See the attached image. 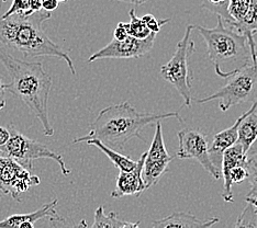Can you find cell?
<instances>
[{
    "mask_svg": "<svg viewBox=\"0 0 257 228\" xmlns=\"http://www.w3.org/2000/svg\"><path fill=\"white\" fill-rule=\"evenodd\" d=\"M0 62L11 78L5 89L25 103L40 120L44 135L52 136L54 128L49 119V98L53 85L51 76L40 62H26L15 57L0 44Z\"/></svg>",
    "mask_w": 257,
    "mask_h": 228,
    "instance_id": "1",
    "label": "cell"
},
{
    "mask_svg": "<svg viewBox=\"0 0 257 228\" xmlns=\"http://www.w3.org/2000/svg\"><path fill=\"white\" fill-rule=\"evenodd\" d=\"M51 13L41 9L31 15L14 14L0 18V44L7 50L22 53L26 57L53 56L66 62L69 70L76 75L72 58L45 33L43 23Z\"/></svg>",
    "mask_w": 257,
    "mask_h": 228,
    "instance_id": "2",
    "label": "cell"
},
{
    "mask_svg": "<svg viewBox=\"0 0 257 228\" xmlns=\"http://www.w3.org/2000/svg\"><path fill=\"white\" fill-rule=\"evenodd\" d=\"M172 118L177 119L182 123L184 122L179 112L140 113L128 102L112 104L102 109L96 120L90 124L88 134L75 138L74 143L96 138L109 147L123 149L124 145L134 137L144 140L141 132L145 126L157 121Z\"/></svg>",
    "mask_w": 257,
    "mask_h": 228,
    "instance_id": "3",
    "label": "cell"
},
{
    "mask_svg": "<svg viewBox=\"0 0 257 228\" xmlns=\"http://www.w3.org/2000/svg\"><path fill=\"white\" fill-rule=\"evenodd\" d=\"M194 29L206 42L208 57L220 77L227 79L239 68L253 63L247 38L225 28L221 17H218L217 27L209 29L194 26Z\"/></svg>",
    "mask_w": 257,
    "mask_h": 228,
    "instance_id": "4",
    "label": "cell"
},
{
    "mask_svg": "<svg viewBox=\"0 0 257 228\" xmlns=\"http://www.w3.org/2000/svg\"><path fill=\"white\" fill-rule=\"evenodd\" d=\"M225 86L214 92L213 95L197 99V103L202 104L218 99L219 108L223 112L237 104L248 101H255L257 99V63H250L248 65L239 68L229 77Z\"/></svg>",
    "mask_w": 257,
    "mask_h": 228,
    "instance_id": "5",
    "label": "cell"
},
{
    "mask_svg": "<svg viewBox=\"0 0 257 228\" xmlns=\"http://www.w3.org/2000/svg\"><path fill=\"white\" fill-rule=\"evenodd\" d=\"M194 26L189 25L186 27V31L183 39L176 45L173 57L166 65L161 67L160 75L167 83L174 86L180 96L184 98L185 105L191 107V86L194 81V76L189 72L188 61L189 57L195 53V43L190 40L191 31Z\"/></svg>",
    "mask_w": 257,
    "mask_h": 228,
    "instance_id": "6",
    "label": "cell"
},
{
    "mask_svg": "<svg viewBox=\"0 0 257 228\" xmlns=\"http://www.w3.org/2000/svg\"><path fill=\"white\" fill-rule=\"evenodd\" d=\"M8 128L10 131V137L7 143L0 147V154L14 158L29 170L33 169L34 160L43 159V158L52 159L58 163L64 175H69L71 173L62 155L51 150L48 146L38 142V140L23 135L21 132L17 130L14 124H9Z\"/></svg>",
    "mask_w": 257,
    "mask_h": 228,
    "instance_id": "7",
    "label": "cell"
},
{
    "mask_svg": "<svg viewBox=\"0 0 257 228\" xmlns=\"http://www.w3.org/2000/svg\"><path fill=\"white\" fill-rule=\"evenodd\" d=\"M41 183L38 175L30 172L14 158L0 154V191L21 202V196L31 186Z\"/></svg>",
    "mask_w": 257,
    "mask_h": 228,
    "instance_id": "8",
    "label": "cell"
},
{
    "mask_svg": "<svg viewBox=\"0 0 257 228\" xmlns=\"http://www.w3.org/2000/svg\"><path fill=\"white\" fill-rule=\"evenodd\" d=\"M177 137L179 145L176 156L178 159H196L215 180L220 179L221 172L210 158V146L206 133L199 130L185 128L178 132Z\"/></svg>",
    "mask_w": 257,
    "mask_h": 228,
    "instance_id": "9",
    "label": "cell"
},
{
    "mask_svg": "<svg viewBox=\"0 0 257 228\" xmlns=\"http://www.w3.org/2000/svg\"><path fill=\"white\" fill-rule=\"evenodd\" d=\"M172 160L173 156L169 155L164 144L162 123L161 121H157L154 137L149 151H147V155H145L143 165L142 178L147 189L159 182L162 175L167 171Z\"/></svg>",
    "mask_w": 257,
    "mask_h": 228,
    "instance_id": "10",
    "label": "cell"
},
{
    "mask_svg": "<svg viewBox=\"0 0 257 228\" xmlns=\"http://www.w3.org/2000/svg\"><path fill=\"white\" fill-rule=\"evenodd\" d=\"M156 39V33L151 32L148 38L137 39L131 35L124 40L119 41L113 39L104 48L88 58L89 63L97 62L106 58H137L142 57L153 49Z\"/></svg>",
    "mask_w": 257,
    "mask_h": 228,
    "instance_id": "11",
    "label": "cell"
},
{
    "mask_svg": "<svg viewBox=\"0 0 257 228\" xmlns=\"http://www.w3.org/2000/svg\"><path fill=\"white\" fill-rule=\"evenodd\" d=\"M147 153H144L137 162V166L130 171H120L116 178L115 189L111 192V197L119 198L126 195H141L147 190L142 178L143 165Z\"/></svg>",
    "mask_w": 257,
    "mask_h": 228,
    "instance_id": "12",
    "label": "cell"
},
{
    "mask_svg": "<svg viewBox=\"0 0 257 228\" xmlns=\"http://www.w3.org/2000/svg\"><path fill=\"white\" fill-rule=\"evenodd\" d=\"M57 200L41 206L37 210L28 214H15L9 217L0 220V227H18V228H32L37 221L49 218L50 220L63 221L64 219L56 212Z\"/></svg>",
    "mask_w": 257,
    "mask_h": 228,
    "instance_id": "13",
    "label": "cell"
},
{
    "mask_svg": "<svg viewBox=\"0 0 257 228\" xmlns=\"http://www.w3.org/2000/svg\"><path fill=\"white\" fill-rule=\"evenodd\" d=\"M256 109H257V99L253 102V105L249 108V110H247L246 112H244L241 116H239V118L235 121L234 124L230 126L229 128H226V130H223L220 133L215 134L213 136L212 144L209 147V154H210V158H211V160L213 162V165L217 167L219 170L221 168V160H222V154H223V151L226 148H229L233 144L236 143L237 130H238L239 123H241L244 116H246L250 112H253V111H255Z\"/></svg>",
    "mask_w": 257,
    "mask_h": 228,
    "instance_id": "14",
    "label": "cell"
},
{
    "mask_svg": "<svg viewBox=\"0 0 257 228\" xmlns=\"http://www.w3.org/2000/svg\"><path fill=\"white\" fill-rule=\"evenodd\" d=\"M238 165H246V155H245L244 150L242 148L241 144L237 142L226 148L223 154H222V160H221V175L223 178L224 185H223V193H222V197L226 203L233 202V192H232V183L229 180V173L230 170L235 166Z\"/></svg>",
    "mask_w": 257,
    "mask_h": 228,
    "instance_id": "15",
    "label": "cell"
},
{
    "mask_svg": "<svg viewBox=\"0 0 257 228\" xmlns=\"http://www.w3.org/2000/svg\"><path fill=\"white\" fill-rule=\"evenodd\" d=\"M219 221L218 217L208 219H199L195 215L187 212H175L167 217L152 221V226L155 228H198L211 227Z\"/></svg>",
    "mask_w": 257,
    "mask_h": 228,
    "instance_id": "16",
    "label": "cell"
},
{
    "mask_svg": "<svg viewBox=\"0 0 257 228\" xmlns=\"http://www.w3.org/2000/svg\"><path fill=\"white\" fill-rule=\"evenodd\" d=\"M231 29L237 31L247 38L253 63H257V52L254 35L257 33V0H250V6L247 14L241 21L236 22Z\"/></svg>",
    "mask_w": 257,
    "mask_h": 228,
    "instance_id": "17",
    "label": "cell"
},
{
    "mask_svg": "<svg viewBox=\"0 0 257 228\" xmlns=\"http://www.w3.org/2000/svg\"><path fill=\"white\" fill-rule=\"evenodd\" d=\"M257 137V113L255 111L250 112L246 116H244L243 120L239 123L237 130V140L238 144H241L242 148L246 155L250 145L253 144Z\"/></svg>",
    "mask_w": 257,
    "mask_h": 228,
    "instance_id": "18",
    "label": "cell"
},
{
    "mask_svg": "<svg viewBox=\"0 0 257 228\" xmlns=\"http://www.w3.org/2000/svg\"><path fill=\"white\" fill-rule=\"evenodd\" d=\"M86 143L88 145L96 146L97 148L100 149L102 153L106 155L111 161L113 162L114 167L118 168L120 171H130V170H132V169L136 168V166H137L138 161L131 159L130 157L119 154L118 151L113 150L112 148L109 147V146H107L106 144H103L101 140L92 138V139L86 140Z\"/></svg>",
    "mask_w": 257,
    "mask_h": 228,
    "instance_id": "19",
    "label": "cell"
},
{
    "mask_svg": "<svg viewBox=\"0 0 257 228\" xmlns=\"http://www.w3.org/2000/svg\"><path fill=\"white\" fill-rule=\"evenodd\" d=\"M140 223H131L119 218L118 213L111 212L108 215L104 214L102 206H99L95 212V221L91 225L93 228H133L139 227Z\"/></svg>",
    "mask_w": 257,
    "mask_h": 228,
    "instance_id": "20",
    "label": "cell"
},
{
    "mask_svg": "<svg viewBox=\"0 0 257 228\" xmlns=\"http://www.w3.org/2000/svg\"><path fill=\"white\" fill-rule=\"evenodd\" d=\"M128 15H130V22L124 23L127 34L137 39L148 38L151 31L149 30V28L145 26V23L143 22L141 18H139L137 16L136 9H131Z\"/></svg>",
    "mask_w": 257,
    "mask_h": 228,
    "instance_id": "21",
    "label": "cell"
},
{
    "mask_svg": "<svg viewBox=\"0 0 257 228\" xmlns=\"http://www.w3.org/2000/svg\"><path fill=\"white\" fill-rule=\"evenodd\" d=\"M230 0H201V7L210 11L217 17H221L223 22L231 27L232 19L227 14V6Z\"/></svg>",
    "mask_w": 257,
    "mask_h": 228,
    "instance_id": "22",
    "label": "cell"
},
{
    "mask_svg": "<svg viewBox=\"0 0 257 228\" xmlns=\"http://www.w3.org/2000/svg\"><path fill=\"white\" fill-rule=\"evenodd\" d=\"M250 6V0H230L227 6V14L232 19L231 28L236 22L241 21L244 16L247 14Z\"/></svg>",
    "mask_w": 257,
    "mask_h": 228,
    "instance_id": "23",
    "label": "cell"
},
{
    "mask_svg": "<svg viewBox=\"0 0 257 228\" xmlns=\"http://www.w3.org/2000/svg\"><path fill=\"white\" fill-rule=\"evenodd\" d=\"M246 170H247V180L249 181L250 191L247 196L257 195V159L256 158H246Z\"/></svg>",
    "mask_w": 257,
    "mask_h": 228,
    "instance_id": "24",
    "label": "cell"
},
{
    "mask_svg": "<svg viewBox=\"0 0 257 228\" xmlns=\"http://www.w3.org/2000/svg\"><path fill=\"white\" fill-rule=\"evenodd\" d=\"M14 14L31 15L32 11V0H14L10 9L3 17H8Z\"/></svg>",
    "mask_w": 257,
    "mask_h": 228,
    "instance_id": "25",
    "label": "cell"
},
{
    "mask_svg": "<svg viewBox=\"0 0 257 228\" xmlns=\"http://www.w3.org/2000/svg\"><path fill=\"white\" fill-rule=\"evenodd\" d=\"M141 19L145 23V26L149 28V30L151 32L156 33V34L161 31V29H162L163 26H165L166 23H168L169 21H171L169 19H164V20L159 21L153 15H150V14L143 16Z\"/></svg>",
    "mask_w": 257,
    "mask_h": 228,
    "instance_id": "26",
    "label": "cell"
},
{
    "mask_svg": "<svg viewBox=\"0 0 257 228\" xmlns=\"http://www.w3.org/2000/svg\"><path fill=\"white\" fill-rule=\"evenodd\" d=\"M246 178H247V170H246V167L243 165L233 167L230 170L229 180L232 183V185L243 182L244 180H246Z\"/></svg>",
    "mask_w": 257,
    "mask_h": 228,
    "instance_id": "27",
    "label": "cell"
},
{
    "mask_svg": "<svg viewBox=\"0 0 257 228\" xmlns=\"http://www.w3.org/2000/svg\"><path fill=\"white\" fill-rule=\"evenodd\" d=\"M113 37H114L115 40H119V41L124 40L128 37L127 31H126V29L124 27V22H119L118 23V26H116L115 29H114Z\"/></svg>",
    "mask_w": 257,
    "mask_h": 228,
    "instance_id": "28",
    "label": "cell"
},
{
    "mask_svg": "<svg viewBox=\"0 0 257 228\" xmlns=\"http://www.w3.org/2000/svg\"><path fill=\"white\" fill-rule=\"evenodd\" d=\"M58 7V0H42V9L52 13Z\"/></svg>",
    "mask_w": 257,
    "mask_h": 228,
    "instance_id": "29",
    "label": "cell"
},
{
    "mask_svg": "<svg viewBox=\"0 0 257 228\" xmlns=\"http://www.w3.org/2000/svg\"><path fill=\"white\" fill-rule=\"evenodd\" d=\"M10 137V131L8 127L0 126V147L4 146Z\"/></svg>",
    "mask_w": 257,
    "mask_h": 228,
    "instance_id": "30",
    "label": "cell"
},
{
    "mask_svg": "<svg viewBox=\"0 0 257 228\" xmlns=\"http://www.w3.org/2000/svg\"><path fill=\"white\" fill-rule=\"evenodd\" d=\"M5 84L3 83V78L0 77V110L6 107V96H5Z\"/></svg>",
    "mask_w": 257,
    "mask_h": 228,
    "instance_id": "31",
    "label": "cell"
},
{
    "mask_svg": "<svg viewBox=\"0 0 257 228\" xmlns=\"http://www.w3.org/2000/svg\"><path fill=\"white\" fill-rule=\"evenodd\" d=\"M246 158H256L257 159V137L253 142V144L250 145V147L248 148L246 153Z\"/></svg>",
    "mask_w": 257,
    "mask_h": 228,
    "instance_id": "32",
    "label": "cell"
},
{
    "mask_svg": "<svg viewBox=\"0 0 257 228\" xmlns=\"http://www.w3.org/2000/svg\"><path fill=\"white\" fill-rule=\"evenodd\" d=\"M246 202L250 204V206L253 207L255 213L257 214V195L254 196H246Z\"/></svg>",
    "mask_w": 257,
    "mask_h": 228,
    "instance_id": "33",
    "label": "cell"
},
{
    "mask_svg": "<svg viewBox=\"0 0 257 228\" xmlns=\"http://www.w3.org/2000/svg\"><path fill=\"white\" fill-rule=\"evenodd\" d=\"M115 2H122V3H127V4H132L136 6H140V5H143L145 3L152 2V0H115Z\"/></svg>",
    "mask_w": 257,
    "mask_h": 228,
    "instance_id": "34",
    "label": "cell"
},
{
    "mask_svg": "<svg viewBox=\"0 0 257 228\" xmlns=\"http://www.w3.org/2000/svg\"><path fill=\"white\" fill-rule=\"evenodd\" d=\"M67 0H58V3H65Z\"/></svg>",
    "mask_w": 257,
    "mask_h": 228,
    "instance_id": "35",
    "label": "cell"
},
{
    "mask_svg": "<svg viewBox=\"0 0 257 228\" xmlns=\"http://www.w3.org/2000/svg\"><path fill=\"white\" fill-rule=\"evenodd\" d=\"M0 200H2V191H0Z\"/></svg>",
    "mask_w": 257,
    "mask_h": 228,
    "instance_id": "36",
    "label": "cell"
},
{
    "mask_svg": "<svg viewBox=\"0 0 257 228\" xmlns=\"http://www.w3.org/2000/svg\"><path fill=\"white\" fill-rule=\"evenodd\" d=\"M3 2H4V3H5V2H6V0H3Z\"/></svg>",
    "mask_w": 257,
    "mask_h": 228,
    "instance_id": "37",
    "label": "cell"
}]
</instances>
